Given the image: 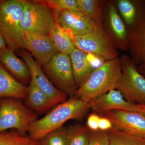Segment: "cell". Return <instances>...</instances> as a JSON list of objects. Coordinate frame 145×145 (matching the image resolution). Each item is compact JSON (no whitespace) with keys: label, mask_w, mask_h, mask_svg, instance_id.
<instances>
[{"label":"cell","mask_w":145,"mask_h":145,"mask_svg":"<svg viewBox=\"0 0 145 145\" xmlns=\"http://www.w3.org/2000/svg\"><path fill=\"white\" fill-rule=\"evenodd\" d=\"M89 109L88 103L74 96L70 97L54 107L44 117L31 123L27 131L28 136L40 141L48 133L63 127L68 120L82 119Z\"/></svg>","instance_id":"obj_1"},{"label":"cell","mask_w":145,"mask_h":145,"mask_svg":"<svg viewBox=\"0 0 145 145\" xmlns=\"http://www.w3.org/2000/svg\"><path fill=\"white\" fill-rule=\"evenodd\" d=\"M121 73L119 57L106 61L95 68L73 96L88 103L91 99L116 89Z\"/></svg>","instance_id":"obj_2"},{"label":"cell","mask_w":145,"mask_h":145,"mask_svg":"<svg viewBox=\"0 0 145 145\" xmlns=\"http://www.w3.org/2000/svg\"><path fill=\"white\" fill-rule=\"evenodd\" d=\"M23 9L22 0L0 1V33L14 51L25 49L20 26Z\"/></svg>","instance_id":"obj_3"},{"label":"cell","mask_w":145,"mask_h":145,"mask_svg":"<svg viewBox=\"0 0 145 145\" xmlns=\"http://www.w3.org/2000/svg\"><path fill=\"white\" fill-rule=\"evenodd\" d=\"M22 1L23 4L20 20L22 30L49 36L57 20L45 1L22 0Z\"/></svg>","instance_id":"obj_4"},{"label":"cell","mask_w":145,"mask_h":145,"mask_svg":"<svg viewBox=\"0 0 145 145\" xmlns=\"http://www.w3.org/2000/svg\"><path fill=\"white\" fill-rule=\"evenodd\" d=\"M66 33L74 47L82 52L94 54L106 61L118 57L117 47L106 33L102 24L95 25L92 31L84 35Z\"/></svg>","instance_id":"obj_5"},{"label":"cell","mask_w":145,"mask_h":145,"mask_svg":"<svg viewBox=\"0 0 145 145\" xmlns=\"http://www.w3.org/2000/svg\"><path fill=\"white\" fill-rule=\"evenodd\" d=\"M38 115L27 107L21 99H0V132L14 129L21 135H26L29 125L38 119Z\"/></svg>","instance_id":"obj_6"},{"label":"cell","mask_w":145,"mask_h":145,"mask_svg":"<svg viewBox=\"0 0 145 145\" xmlns=\"http://www.w3.org/2000/svg\"><path fill=\"white\" fill-rule=\"evenodd\" d=\"M122 73L116 89L127 102L145 104V78L137 70L130 56L123 54L119 58Z\"/></svg>","instance_id":"obj_7"},{"label":"cell","mask_w":145,"mask_h":145,"mask_svg":"<svg viewBox=\"0 0 145 145\" xmlns=\"http://www.w3.org/2000/svg\"><path fill=\"white\" fill-rule=\"evenodd\" d=\"M43 71L52 84L70 97L78 89L69 55L59 53L42 66Z\"/></svg>","instance_id":"obj_8"},{"label":"cell","mask_w":145,"mask_h":145,"mask_svg":"<svg viewBox=\"0 0 145 145\" xmlns=\"http://www.w3.org/2000/svg\"><path fill=\"white\" fill-rule=\"evenodd\" d=\"M104 30L117 50L125 52L129 49V31L119 15L115 0L106 1L102 15Z\"/></svg>","instance_id":"obj_9"},{"label":"cell","mask_w":145,"mask_h":145,"mask_svg":"<svg viewBox=\"0 0 145 145\" xmlns=\"http://www.w3.org/2000/svg\"><path fill=\"white\" fill-rule=\"evenodd\" d=\"M18 54L27 65L31 79L39 88L57 106L68 99L67 95L54 86L42 70V66L33 59L32 55L24 49L18 50Z\"/></svg>","instance_id":"obj_10"},{"label":"cell","mask_w":145,"mask_h":145,"mask_svg":"<svg viewBox=\"0 0 145 145\" xmlns=\"http://www.w3.org/2000/svg\"><path fill=\"white\" fill-rule=\"evenodd\" d=\"M100 116L109 119L118 129L145 138V114L142 112L115 109Z\"/></svg>","instance_id":"obj_11"},{"label":"cell","mask_w":145,"mask_h":145,"mask_svg":"<svg viewBox=\"0 0 145 145\" xmlns=\"http://www.w3.org/2000/svg\"><path fill=\"white\" fill-rule=\"evenodd\" d=\"M22 34L25 49L31 52L36 61L41 66L60 53L50 36L23 30Z\"/></svg>","instance_id":"obj_12"},{"label":"cell","mask_w":145,"mask_h":145,"mask_svg":"<svg viewBox=\"0 0 145 145\" xmlns=\"http://www.w3.org/2000/svg\"><path fill=\"white\" fill-rule=\"evenodd\" d=\"M88 103L93 113L99 116L106 112L115 109L140 112L139 105L126 101L121 92L117 89L110 90L91 99Z\"/></svg>","instance_id":"obj_13"},{"label":"cell","mask_w":145,"mask_h":145,"mask_svg":"<svg viewBox=\"0 0 145 145\" xmlns=\"http://www.w3.org/2000/svg\"><path fill=\"white\" fill-rule=\"evenodd\" d=\"M57 22L66 32L82 35L92 31L95 25L80 11L63 10L54 13Z\"/></svg>","instance_id":"obj_14"},{"label":"cell","mask_w":145,"mask_h":145,"mask_svg":"<svg viewBox=\"0 0 145 145\" xmlns=\"http://www.w3.org/2000/svg\"><path fill=\"white\" fill-rule=\"evenodd\" d=\"M115 3L129 32L145 20V0H115Z\"/></svg>","instance_id":"obj_15"},{"label":"cell","mask_w":145,"mask_h":145,"mask_svg":"<svg viewBox=\"0 0 145 145\" xmlns=\"http://www.w3.org/2000/svg\"><path fill=\"white\" fill-rule=\"evenodd\" d=\"M0 64L13 78L25 86L31 81L30 71L25 63L8 47L0 50Z\"/></svg>","instance_id":"obj_16"},{"label":"cell","mask_w":145,"mask_h":145,"mask_svg":"<svg viewBox=\"0 0 145 145\" xmlns=\"http://www.w3.org/2000/svg\"><path fill=\"white\" fill-rule=\"evenodd\" d=\"M24 103L27 107L38 114H44L56 106L31 80L27 87V94Z\"/></svg>","instance_id":"obj_17"},{"label":"cell","mask_w":145,"mask_h":145,"mask_svg":"<svg viewBox=\"0 0 145 145\" xmlns=\"http://www.w3.org/2000/svg\"><path fill=\"white\" fill-rule=\"evenodd\" d=\"M130 57L137 66L145 65V20L129 32Z\"/></svg>","instance_id":"obj_18"},{"label":"cell","mask_w":145,"mask_h":145,"mask_svg":"<svg viewBox=\"0 0 145 145\" xmlns=\"http://www.w3.org/2000/svg\"><path fill=\"white\" fill-rule=\"evenodd\" d=\"M27 87L18 82L0 64V99L16 98L24 100Z\"/></svg>","instance_id":"obj_19"},{"label":"cell","mask_w":145,"mask_h":145,"mask_svg":"<svg viewBox=\"0 0 145 145\" xmlns=\"http://www.w3.org/2000/svg\"><path fill=\"white\" fill-rule=\"evenodd\" d=\"M69 57L75 82L79 88L85 82L95 68L88 59V54L77 48H75Z\"/></svg>","instance_id":"obj_20"},{"label":"cell","mask_w":145,"mask_h":145,"mask_svg":"<svg viewBox=\"0 0 145 145\" xmlns=\"http://www.w3.org/2000/svg\"><path fill=\"white\" fill-rule=\"evenodd\" d=\"M106 0H77L79 10L95 25L102 24V15Z\"/></svg>","instance_id":"obj_21"},{"label":"cell","mask_w":145,"mask_h":145,"mask_svg":"<svg viewBox=\"0 0 145 145\" xmlns=\"http://www.w3.org/2000/svg\"><path fill=\"white\" fill-rule=\"evenodd\" d=\"M49 36L60 53L69 55L75 49L69 37L57 21L50 31Z\"/></svg>","instance_id":"obj_22"},{"label":"cell","mask_w":145,"mask_h":145,"mask_svg":"<svg viewBox=\"0 0 145 145\" xmlns=\"http://www.w3.org/2000/svg\"><path fill=\"white\" fill-rule=\"evenodd\" d=\"M66 130L67 145H88L90 130L81 123L70 125Z\"/></svg>","instance_id":"obj_23"},{"label":"cell","mask_w":145,"mask_h":145,"mask_svg":"<svg viewBox=\"0 0 145 145\" xmlns=\"http://www.w3.org/2000/svg\"><path fill=\"white\" fill-rule=\"evenodd\" d=\"M39 141L20 134L16 129L0 132V145H39Z\"/></svg>","instance_id":"obj_24"},{"label":"cell","mask_w":145,"mask_h":145,"mask_svg":"<svg viewBox=\"0 0 145 145\" xmlns=\"http://www.w3.org/2000/svg\"><path fill=\"white\" fill-rule=\"evenodd\" d=\"M105 131L109 139V145H135V135L114 127Z\"/></svg>","instance_id":"obj_25"},{"label":"cell","mask_w":145,"mask_h":145,"mask_svg":"<svg viewBox=\"0 0 145 145\" xmlns=\"http://www.w3.org/2000/svg\"><path fill=\"white\" fill-rule=\"evenodd\" d=\"M39 145H67L66 128L63 126L48 133L39 141Z\"/></svg>","instance_id":"obj_26"},{"label":"cell","mask_w":145,"mask_h":145,"mask_svg":"<svg viewBox=\"0 0 145 145\" xmlns=\"http://www.w3.org/2000/svg\"><path fill=\"white\" fill-rule=\"evenodd\" d=\"M47 4L53 13L57 14L63 10L79 11L77 0H47Z\"/></svg>","instance_id":"obj_27"},{"label":"cell","mask_w":145,"mask_h":145,"mask_svg":"<svg viewBox=\"0 0 145 145\" xmlns=\"http://www.w3.org/2000/svg\"><path fill=\"white\" fill-rule=\"evenodd\" d=\"M110 140L105 131L99 129L89 131L88 145H109Z\"/></svg>","instance_id":"obj_28"},{"label":"cell","mask_w":145,"mask_h":145,"mask_svg":"<svg viewBox=\"0 0 145 145\" xmlns=\"http://www.w3.org/2000/svg\"><path fill=\"white\" fill-rule=\"evenodd\" d=\"M100 116L93 113L89 114L87 121V126L91 131H96L99 129V123Z\"/></svg>","instance_id":"obj_29"},{"label":"cell","mask_w":145,"mask_h":145,"mask_svg":"<svg viewBox=\"0 0 145 145\" xmlns=\"http://www.w3.org/2000/svg\"><path fill=\"white\" fill-rule=\"evenodd\" d=\"M112 127V124L109 119L105 117H100L99 123V129L105 131L111 128Z\"/></svg>","instance_id":"obj_30"},{"label":"cell","mask_w":145,"mask_h":145,"mask_svg":"<svg viewBox=\"0 0 145 145\" xmlns=\"http://www.w3.org/2000/svg\"><path fill=\"white\" fill-rule=\"evenodd\" d=\"M135 145H145V138L136 136Z\"/></svg>","instance_id":"obj_31"},{"label":"cell","mask_w":145,"mask_h":145,"mask_svg":"<svg viewBox=\"0 0 145 145\" xmlns=\"http://www.w3.org/2000/svg\"><path fill=\"white\" fill-rule=\"evenodd\" d=\"M7 47L6 43L1 34L0 33V50Z\"/></svg>","instance_id":"obj_32"},{"label":"cell","mask_w":145,"mask_h":145,"mask_svg":"<svg viewBox=\"0 0 145 145\" xmlns=\"http://www.w3.org/2000/svg\"><path fill=\"white\" fill-rule=\"evenodd\" d=\"M137 68L139 72L145 78V65L137 66Z\"/></svg>","instance_id":"obj_33"},{"label":"cell","mask_w":145,"mask_h":145,"mask_svg":"<svg viewBox=\"0 0 145 145\" xmlns=\"http://www.w3.org/2000/svg\"><path fill=\"white\" fill-rule=\"evenodd\" d=\"M140 107V112L145 114V104L144 105H138Z\"/></svg>","instance_id":"obj_34"}]
</instances>
